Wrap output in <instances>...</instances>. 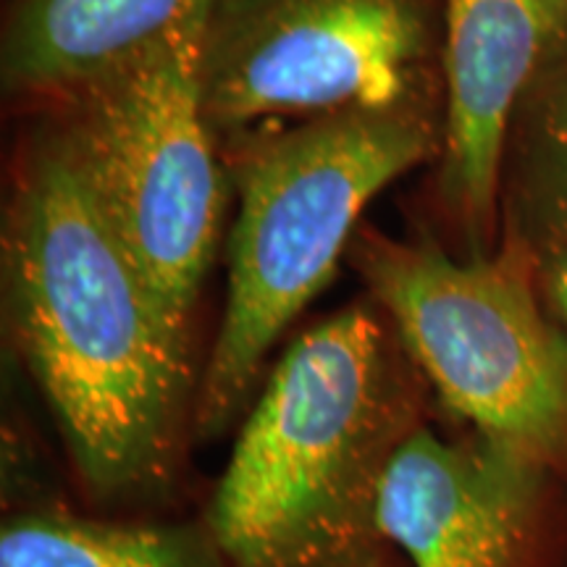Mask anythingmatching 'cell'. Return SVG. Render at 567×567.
Segmentation results:
<instances>
[{
	"label": "cell",
	"mask_w": 567,
	"mask_h": 567,
	"mask_svg": "<svg viewBox=\"0 0 567 567\" xmlns=\"http://www.w3.org/2000/svg\"><path fill=\"white\" fill-rule=\"evenodd\" d=\"M547 289H549V300L555 305V310L563 318V323L567 326V231L559 239V247L551 255V264L547 271Z\"/></svg>",
	"instance_id": "obj_12"
},
{
	"label": "cell",
	"mask_w": 567,
	"mask_h": 567,
	"mask_svg": "<svg viewBox=\"0 0 567 567\" xmlns=\"http://www.w3.org/2000/svg\"><path fill=\"white\" fill-rule=\"evenodd\" d=\"M425 51V0H213L205 111L213 130L402 111Z\"/></svg>",
	"instance_id": "obj_6"
},
{
	"label": "cell",
	"mask_w": 567,
	"mask_h": 567,
	"mask_svg": "<svg viewBox=\"0 0 567 567\" xmlns=\"http://www.w3.org/2000/svg\"><path fill=\"white\" fill-rule=\"evenodd\" d=\"M549 467L476 434L444 442L417 425L389 467L379 526L415 567H515Z\"/></svg>",
	"instance_id": "obj_7"
},
{
	"label": "cell",
	"mask_w": 567,
	"mask_h": 567,
	"mask_svg": "<svg viewBox=\"0 0 567 567\" xmlns=\"http://www.w3.org/2000/svg\"><path fill=\"white\" fill-rule=\"evenodd\" d=\"M203 0H24L6 34L13 90L87 87L172 32Z\"/></svg>",
	"instance_id": "obj_9"
},
{
	"label": "cell",
	"mask_w": 567,
	"mask_h": 567,
	"mask_svg": "<svg viewBox=\"0 0 567 567\" xmlns=\"http://www.w3.org/2000/svg\"><path fill=\"white\" fill-rule=\"evenodd\" d=\"M410 111L339 113L266 142L247 161L229 239V292L195 405L213 439L243 413L281 331L326 287L358 218L429 155Z\"/></svg>",
	"instance_id": "obj_3"
},
{
	"label": "cell",
	"mask_w": 567,
	"mask_h": 567,
	"mask_svg": "<svg viewBox=\"0 0 567 567\" xmlns=\"http://www.w3.org/2000/svg\"><path fill=\"white\" fill-rule=\"evenodd\" d=\"M410 365L365 308L297 337L208 507L231 567H371L389 467L417 429Z\"/></svg>",
	"instance_id": "obj_2"
},
{
	"label": "cell",
	"mask_w": 567,
	"mask_h": 567,
	"mask_svg": "<svg viewBox=\"0 0 567 567\" xmlns=\"http://www.w3.org/2000/svg\"><path fill=\"white\" fill-rule=\"evenodd\" d=\"M371 567H379V565H371Z\"/></svg>",
	"instance_id": "obj_13"
},
{
	"label": "cell",
	"mask_w": 567,
	"mask_h": 567,
	"mask_svg": "<svg viewBox=\"0 0 567 567\" xmlns=\"http://www.w3.org/2000/svg\"><path fill=\"white\" fill-rule=\"evenodd\" d=\"M213 0L84 87L71 147L111 224L174 318L189 323L224 218V176L205 111Z\"/></svg>",
	"instance_id": "obj_5"
},
{
	"label": "cell",
	"mask_w": 567,
	"mask_h": 567,
	"mask_svg": "<svg viewBox=\"0 0 567 567\" xmlns=\"http://www.w3.org/2000/svg\"><path fill=\"white\" fill-rule=\"evenodd\" d=\"M13 344L97 499L158 496L195 425L187 323L111 224L69 140L27 168L3 234Z\"/></svg>",
	"instance_id": "obj_1"
},
{
	"label": "cell",
	"mask_w": 567,
	"mask_h": 567,
	"mask_svg": "<svg viewBox=\"0 0 567 567\" xmlns=\"http://www.w3.org/2000/svg\"><path fill=\"white\" fill-rule=\"evenodd\" d=\"M358 266L400 344L476 434L567 465V334L538 310L520 255L450 258L365 237Z\"/></svg>",
	"instance_id": "obj_4"
},
{
	"label": "cell",
	"mask_w": 567,
	"mask_h": 567,
	"mask_svg": "<svg viewBox=\"0 0 567 567\" xmlns=\"http://www.w3.org/2000/svg\"><path fill=\"white\" fill-rule=\"evenodd\" d=\"M0 567H231L208 526H126L76 515L13 517Z\"/></svg>",
	"instance_id": "obj_10"
},
{
	"label": "cell",
	"mask_w": 567,
	"mask_h": 567,
	"mask_svg": "<svg viewBox=\"0 0 567 567\" xmlns=\"http://www.w3.org/2000/svg\"><path fill=\"white\" fill-rule=\"evenodd\" d=\"M547 151L557 213L563 216V229L567 231V76L557 90L547 118Z\"/></svg>",
	"instance_id": "obj_11"
},
{
	"label": "cell",
	"mask_w": 567,
	"mask_h": 567,
	"mask_svg": "<svg viewBox=\"0 0 567 567\" xmlns=\"http://www.w3.org/2000/svg\"><path fill=\"white\" fill-rule=\"evenodd\" d=\"M567 34V0H446L444 187L473 239L492 226L517 97Z\"/></svg>",
	"instance_id": "obj_8"
}]
</instances>
